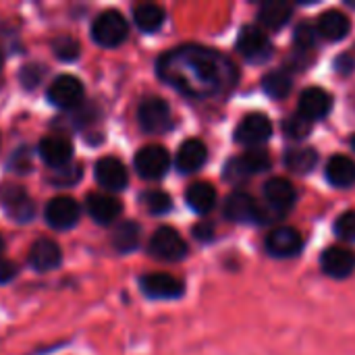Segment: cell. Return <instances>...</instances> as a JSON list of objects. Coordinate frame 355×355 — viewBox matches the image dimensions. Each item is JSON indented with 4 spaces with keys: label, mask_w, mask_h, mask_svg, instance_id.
I'll list each match as a JSON object with an SVG mask.
<instances>
[{
    "label": "cell",
    "mask_w": 355,
    "mask_h": 355,
    "mask_svg": "<svg viewBox=\"0 0 355 355\" xmlns=\"http://www.w3.org/2000/svg\"><path fill=\"white\" fill-rule=\"evenodd\" d=\"M133 21L135 25L146 31V33H154L162 27L164 23V10L158 6V4H152V2H146V4H139L133 8Z\"/></svg>",
    "instance_id": "4316f807"
},
{
    "label": "cell",
    "mask_w": 355,
    "mask_h": 355,
    "mask_svg": "<svg viewBox=\"0 0 355 355\" xmlns=\"http://www.w3.org/2000/svg\"><path fill=\"white\" fill-rule=\"evenodd\" d=\"M262 87H264V92H266L270 98H275V100H283V98H287V96L291 94L293 83H291L289 73H285V71H272V73L264 75V79H262Z\"/></svg>",
    "instance_id": "f546056e"
},
{
    "label": "cell",
    "mask_w": 355,
    "mask_h": 355,
    "mask_svg": "<svg viewBox=\"0 0 355 355\" xmlns=\"http://www.w3.org/2000/svg\"><path fill=\"white\" fill-rule=\"evenodd\" d=\"M79 216H81V210H79L77 202L69 196H58V198L50 200L46 206V223L58 231L75 227L79 223Z\"/></svg>",
    "instance_id": "5bb4252c"
},
{
    "label": "cell",
    "mask_w": 355,
    "mask_h": 355,
    "mask_svg": "<svg viewBox=\"0 0 355 355\" xmlns=\"http://www.w3.org/2000/svg\"><path fill=\"white\" fill-rule=\"evenodd\" d=\"M208 160V150L200 139H187L181 144L177 158H175V166L179 173H196L200 171Z\"/></svg>",
    "instance_id": "7402d4cb"
},
{
    "label": "cell",
    "mask_w": 355,
    "mask_h": 355,
    "mask_svg": "<svg viewBox=\"0 0 355 355\" xmlns=\"http://www.w3.org/2000/svg\"><path fill=\"white\" fill-rule=\"evenodd\" d=\"M239 54L250 62H264L272 56V44L268 35L256 25H245L237 40Z\"/></svg>",
    "instance_id": "52a82bcc"
},
{
    "label": "cell",
    "mask_w": 355,
    "mask_h": 355,
    "mask_svg": "<svg viewBox=\"0 0 355 355\" xmlns=\"http://www.w3.org/2000/svg\"><path fill=\"white\" fill-rule=\"evenodd\" d=\"M8 168L15 171L17 175H27L33 168V160H31V150L27 146H21L10 158H8Z\"/></svg>",
    "instance_id": "e575fe53"
},
{
    "label": "cell",
    "mask_w": 355,
    "mask_h": 355,
    "mask_svg": "<svg viewBox=\"0 0 355 355\" xmlns=\"http://www.w3.org/2000/svg\"><path fill=\"white\" fill-rule=\"evenodd\" d=\"M96 181L108 191H121L127 187V168L119 158L106 156L96 162Z\"/></svg>",
    "instance_id": "e0dca14e"
},
{
    "label": "cell",
    "mask_w": 355,
    "mask_h": 355,
    "mask_svg": "<svg viewBox=\"0 0 355 355\" xmlns=\"http://www.w3.org/2000/svg\"><path fill=\"white\" fill-rule=\"evenodd\" d=\"M316 37H318V29L310 23H300L295 27V33H293V44L302 50V52H308L316 46Z\"/></svg>",
    "instance_id": "d6a6232c"
},
{
    "label": "cell",
    "mask_w": 355,
    "mask_h": 355,
    "mask_svg": "<svg viewBox=\"0 0 355 355\" xmlns=\"http://www.w3.org/2000/svg\"><path fill=\"white\" fill-rule=\"evenodd\" d=\"M320 266L331 279H347L355 270V254L345 248H329L320 258Z\"/></svg>",
    "instance_id": "d6986e66"
},
{
    "label": "cell",
    "mask_w": 355,
    "mask_h": 355,
    "mask_svg": "<svg viewBox=\"0 0 355 355\" xmlns=\"http://www.w3.org/2000/svg\"><path fill=\"white\" fill-rule=\"evenodd\" d=\"M171 168V156L162 146H146L135 154V171L139 177L156 181Z\"/></svg>",
    "instance_id": "30bf717a"
},
{
    "label": "cell",
    "mask_w": 355,
    "mask_h": 355,
    "mask_svg": "<svg viewBox=\"0 0 355 355\" xmlns=\"http://www.w3.org/2000/svg\"><path fill=\"white\" fill-rule=\"evenodd\" d=\"M331 110H333V96L322 87H308L300 96L297 112L304 119H308L310 123H314L318 119H324Z\"/></svg>",
    "instance_id": "9a60e30c"
},
{
    "label": "cell",
    "mask_w": 355,
    "mask_h": 355,
    "mask_svg": "<svg viewBox=\"0 0 355 355\" xmlns=\"http://www.w3.org/2000/svg\"><path fill=\"white\" fill-rule=\"evenodd\" d=\"M83 175V171L79 166H62V168H56V175H54V185H75L79 181V177Z\"/></svg>",
    "instance_id": "74e56055"
},
{
    "label": "cell",
    "mask_w": 355,
    "mask_h": 355,
    "mask_svg": "<svg viewBox=\"0 0 355 355\" xmlns=\"http://www.w3.org/2000/svg\"><path fill=\"white\" fill-rule=\"evenodd\" d=\"M193 237L200 241H210L214 237V227L210 223H200L193 227Z\"/></svg>",
    "instance_id": "ab89813d"
},
{
    "label": "cell",
    "mask_w": 355,
    "mask_h": 355,
    "mask_svg": "<svg viewBox=\"0 0 355 355\" xmlns=\"http://www.w3.org/2000/svg\"><path fill=\"white\" fill-rule=\"evenodd\" d=\"M293 15V8L287 4V2H281V0H268V2H262L260 4V10H258V19L264 27L268 29H281L289 23Z\"/></svg>",
    "instance_id": "d4e9b609"
},
{
    "label": "cell",
    "mask_w": 355,
    "mask_h": 355,
    "mask_svg": "<svg viewBox=\"0 0 355 355\" xmlns=\"http://www.w3.org/2000/svg\"><path fill=\"white\" fill-rule=\"evenodd\" d=\"M150 254L164 262H179L187 256V243L175 229L160 227L150 239Z\"/></svg>",
    "instance_id": "8992f818"
},
{
    "label": "cell",
    "mask_w": 355,
    "mask_h": 355,
    "mask_svg": "<svg viewBox=\"0 0 355 355\" xmlns=\"http://www.w3.org/2000/svg\"><path fill=\"white\" fill-rule=\"evenodd\" d=\"M335 235L341 241H355V212H343L335 223Z\"/></svg>",
    "instance_id": "d590c367"
},
{
    "label": "cell",
    "mask_w": 355,
    "mask_h": 355,
    "mask_svg": "<svg viewBox=\"0 0 355 355\" xmlns=\"http://www.w3.org/2000/svg\"><path fill=\"white\" fill-rule=\"evenodd\" d=\"M272 137V123L262 112L248 114L235 129V139L248 148H256L266 144Z\"/></svg>",
    "instance_id": "8fae6325"
},
{
    "label": "cell",
    "mask_w": 355,
    "mask_h": 355,
    "mask_svg": "<svg viewBox=\"0 0 355 355\" xmlns=\"http://www.w3.org/2000/svg\"><path fill=\"white\" fill-rule=\"evenodd\" d=\"M268 166H270V156L264 150H250L243 156L229 160V164L225 168V177L229 181H241L252 175L268 171Z\"/></svg>",
    "instance_id": "7c38bea8"
},
{
    "label": "cell",
    "mask_w": 355,
    "mask_h": 355,
    "mask_svg": "<svg viewBox=\"0 0 355 355\" xmlns=\"http://www.w3.org/2000/svg\"><path fill=\"white\" fill-rule=\"evenodd\" d=\"M87 212L89 216L98 223V225H110L114 223L121 212H123V204L112 198V196H106V193H89L87 196Z\"/></svg>",
    "instance_id": "ffe728a7"
},
{
    "label": "cell",
    "mask_w": 355,
    "mask_h": 355,
    "mask_svg": "<svg viewBox=\"0 0 355 355\" xmlns=\"http://www.w3.org/2000/svg\"><path fill=\"white\" fill-rule=\"evenodd\" d=\"M48 100L64 110H75L83 102V83L75 75H60L48 87Z\"/></svg>",
    "instance_id": "ba28073f"
},
{
    "label": "cell",
    "mask_w": 355,
    "mask_h": 355,
    "mask_svg": "<svg viewBox=\"0 0 355 355\" xmlns=\"http://www.w3.org/2000/svg\"><path fill=\"white\" fill-rule=\"evenodd\" d=\"M185 200H187V206L198 212V214H208L214 204H216V189L210 185V183H193L189 185V189L185 191Z\"/></svg>",
    "instance_id": "484cf974"
},
{
    "label": "cell",
    "mask_w": 355,
    "mask_h": 355,
    "mask_svg": "<svg viewBox=\"0 0 355 355\" xmlns=\"http://www.w3.org/2000/svg\"><path fill=\"white\" fill-rule=\"evenodd\" d=\"M0 204L6 214L17 223H29L35 214V206L21 185L4 183L0 187Z\"/></svg>",
    "instance_id": "9c48e42d"
},
{
    "label": "cell",
    "mask_w": 355,
    "mask_h": 355,
    "mask_svg": "<svg viewBox=\"0 0 355 355\" xmlns=\"http://www.w3.org/2000/svg\"><path fill=\"white\" fill-rule=\"evenodd\" d=\"M2 250H4V241H2V237H0V254H2Z\"/></svg>",
    "instance_id": "b9f144b4"
},
{
    "label": "cell",
    "mask_w": 355,
    "mask_h": 355,
    "mask_svg": "<svg viewBox=\"0 0 355 355\" xmlns=\"http://www.w3.org/2000/svg\"><path fill=\"white\" fill-rule=\"evenodd\" d=\"M225 216L233 223H268V212L250 193L235 191L225 202Z\"/></svg>",
    "instance_id": "5b68a950"
},
{
    "label": "cell",
    "mask_w": 355,
    "mask_h": 355,
    "mask_svg": "<svg viewBox=\"0 0 355 355\" xmlns=\"http://www.w3.org/2000/svg\"><path fill=\"white\" fill-rule=\"evenodd\" d=\"M60 260H62L60 248L52 239H37L29 250V264L37 272H48V270L58 268Z\"/></svg>",
    "instance_id": "44dd1931"
},
{
    "label": "cell",
    "mask_w": 355,
    "mask_h": 355,
    "mask_svg": "<svg viewBox=\"0 0 355 355\" xmlns=\"http://www.w3.org/2000/svg\"><path fill=\"white\" fill-rule=\"evenodd\" d=\"M283 131H285V135L289 139H297L300 141V139H306L310 135L312 123L297 112V114H293V116H289V119L283 121Z\"/></svg>",
    "instance_id": "4dcf8cb0"
},
{
    "label": "cell",
    "mask_w": 355,
    "mask_h": 355,
    "mask_svg": "<svg viewBox=\"0 0 355 355\" xmlns=\"http://www.w3.org/2000/svg\"><path fill=\"white\" fill-rule=\"evenodd\" d=\"M139 239H141V229H139V225L133 223V220H125V223H121V225L114 229L112 245H114L116 252L129 254V252H133V250L139 245Z\"/></svg>",
    "instance_id": "83f0119b"
},
{
    "label": "cell",
    "mask_w": 355,
    "mask_h": 355,
    "mask_svg": "<svg viewBox=\"0 0 355 355\" xmlns=\"http://www.w3.org/2000/svg\"><path fill=\"white\" fill-rule=\"evenodd\" d=\"M52 50L60 60H75L79 56V42L71 35H62V37L54 40Z\"/></svg>",
    "instance_id": "836d02e7"
},
{
    "label": "cell",
    "mask_w": 355,
    "mask_h": 355,
    "mask_svg": "<svg viewBox=\"0 0 355 355\" xmlns=\"http://www.w3.org/2000/svg\"><path fill=\"white\" fill-rule=\"evenodd\" d=\"M302 235L291 227L275 229L266 237V252L275 258H293L302 252Z\"/></svg>",
    "instance_id": "2e32d148"
},
{
    "label": "cell",
    "mask_w": 355,
    "mask_h": 355,
    "mask_svg": "<svg viewBox=\"0 0 355 355\" xmlns=\"http://www.w3.org/2000/svg\"><path fill=\"white\" fill-rule=\"evenodd\" d=\"M352 29V21L341 10H327L318 19V35H322L329 42H339L347 37Z\"/></svg>",
    "instance_id": "603a6c76"
},
{
    "label": "cell",
    "mask_w": 355,
    "mask_h": 355,
    "mask_svg": "<svg viewBox=\"0 0 355 355\" xmlns=\"http://www.w3.org/2000/svg\"><path fill=\"white\" fill-rule=\"evenodd\" d=\"M352 67H354V60H352L349 56H341V58L337 60V69H341L343 73H349Z\"/></svg>",
    "instance_id": "60d3db41"
},
{
    "label": "cell",
    "mask_w": 355,
    "mask_h": 355,
    "mask_svg": "<svg viewBox=\"0 0 355 355\" xmlns=\"http://www.w3.org/2000/svg\"><path fill=\"white\" fill-rule=\"evenodd\" d=\"M17 272H19V268H17V264H15V262L0 258V285H4V283L12 281V279L17 277Z\"/></svg>",
    "instance_id": "f35d334b"
},
{
    "label": "cell",
    "mask_w": 355,
    "mask_h": 355,
    "mask_svg": "<svg viewBox=\"0 0 355 355\" xmlns=\"http://www.w3.org/2000/svg\"><path fill=\"white\" fill-rule=\"evenodd\" d=\"M139 127L150 135H162L173 127V114L164 100L160 98H148L139 104L137 110Z\"/></svg>",
    "instance_id": "3957f363"
},
{
    "label": "cell",
    "mask_w": 355,
    "mask_h": 355,
    "mask_svg": "<svg viewBox=\"0 0 355 355\" xmlns=\"http://www.w3.org/2000/svg\"><path fill=\"white\" fill-rule=\"evenodd\" d=\"M158 77L191 98H210L237 81L235 64L220 52L204 46H179L158 58Z\"/></svg>",
    "instance_id": "6da1fadb"
},
{
    "label": "cell",
    "mask_w": 355,
    "mask_h": 355,
    "mask_svg": "<svg viewBox=\"0 0 355 355\" xmlns=\"http://www.w3.org/2000/svg\"><path fill=\"white\" fill-rule=\"evenodd\" d=\"M40 156L52 168H62L73 158V144L60 135H48L40 141Z\"/></svg>",
    "instance_id": "ac0fdd59"
},
{
    "label": "cell",
    "mask_w": 355,
    "mask_h": 355,
    "mask_svg": "<svg viewBox=\"0 0 355 355\" xmlns=\"http://www.w3.org/2000/svg\"><path fill=\"white\" fill-rule=\"evenodd\" d=\"M264 200H266L264 208L268 212V218H281L295 206L297 191L287 179L275 177L264 185Z\"/></svg>",
    "instance_id": "277c9868"
},
{
    "label": "cell",
    "mask_w": 355,
    "mask_h": 355,
    "mask_svg": "<svg viewBox=\"0 0 355 355\" xmlns=\"http://www.w3.org/2000/svg\"><path fill=\"white\" fill-rule=\"evenodd\" d=\"M352 148H354V150H355V135H354V137H352Z\"/></svg>",
    "instance_id": "7bdbcfd3"
},
{
    "label": "cell",
    "mask_w": 355,
    "mask_h": 355,
    "mask_svg": "<svg viewBox=\"0 0 355 355\" xmlns=\"http://www.w3.org/2000/svg\"><path fill=\"white\" fill-rule=\"evenodd\" d=\"M129 25L119 10H104L92 25V37L102 48H116L127 40Z\"/></svg>",
    "instance_id": "7a4b0ae2"
},
{
    "label": "cell",
    "mask_w": 355,
    "mask_h": 355,
    "mask_svg": "<svg viewBox=\"0 0 355 355\" xmlns=\"http://www.w3.org/2000/svg\"><path fill=\"white\" fill-rule=\"evenodd\" d=\"M283 162L291 173L306 175V173H312L314 166L318 164V154L312 148H295L285 154Z\"/></svg>",
    "instance_id": "f1b7e54d"
},
{
    "label": "cell",
    "mask_w": 355,
    "mask_h": 355,
    "mask_svg": "<svg viewBox=\"0 0 355 355\" xmlns=\"http://www.w3.org/2000/svg\"><path fill=\"white\" fill-rule=\"evenodd\" d=\"M327 179L335 187H352L355 183V162L349 156H333L327 162Z\"/></svg>",
    "instance_id": "cb8c5ba5"
},
{
    "label": "cell",
    "mask_w": 355,
    "mask_h": 355,
    "mask_svg": "<svg viewBox=\"0 0 355 355\" xmlns=\"http://www.w3.org/2000/svg\"><path fill=\"white\" fill-rule=\"evenodd\" d=\"M42 77H44V67L42 64H25L21 69V73H19V79H21L25 89L35 87L42 81Z\"/></svg>",
    "instance_id": "8d00e7d4"
},
{
    "label": "cell",
    "mask_w": 355,
    "mask_h": 355,
    "mask_svg": "<svg viewBox=\"0 0 355 355\" xmlns=\"http://www.w3.org/2000/svg\"><path fill=\"white\" fill-rule=\"evenodd\" d=\"M144 204H146L148 212H150V214H156V216L168 212L171 206H173L171 196L164 193V191H160V189H152V191L144 193Z\"/></svg>",
    "instance_id": "1f68e13d"
},
{
    "label": "cell",
    "mask_w": 355,
    "mask_h": 355,
    "mask_svg": "<svg viewBox=\"0 0 355 355\" xmlns=\"http://www.w3.org/2000/svg\"><path fill=\"white\" fill-rule=\"evenodd\" d=\"M139 287L150 300H177L185 293L183 283L166 272H152L141 277Z\"/></svg>",
    "instance_id": "4fadbf2b"
},
{
    "label": "cell",
    "mask_w": 355,
    "mask_h": 355,
    "mask_svg": "<svg viewBox=\"0 0 355 355\" xmlns=\"http://www.w3.org/2000/svg\"><path fill=\"white\" fill-rule=\"evenodd\" d=\"M0 69H2V52H0Z\"/></svg>",
    "instance_id": "ee69618b"
}]
</instances>
